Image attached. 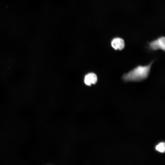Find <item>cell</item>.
<instances>
[{"instance_id":"obj_1","label":"cell","mask_w":165,"mask_h":165,"mask_svg":"<svg viewBox=\"0 0 165 165\" xmlns=\"http://www.w3.org/2000/svg\"><path fill=\"white\" fill-rule=\"evenodd\" d=\"M153 62L146 65H139L124 74L122 79L125 82L139 81L146 79L148 76Z\"/></svg>"},{"instance_id":"obj_2","label":"cell","mask_w":165,"mask_h":165,"mask_svg":"<svg viewBox=\"0 0 165 165\" xmlns=\"http://www.w3.org/2000/svg\"><path fill=\"white\" fill-rule=\"evenodd\" d=\"M150 48L153 50H161L164 51L165 50V38L161 36L148 43Z\"/></svg>"},{"instance_id":"obj_3","label":"cell","mask_w":165,"mask_h":165,"mask_svg":"<svg viewBox=\"0 0 165 165\" xmlns=\"http://www.w3.org/2000/svg\"><path fill=\"white\" fill-rule=\"evenodd\" d=\"M112 47L116 50H121L125 46L124 40L119 37H117L113 38L111 42Z\"/></svg>"},{"instance_id":"obj_4","label":"cell","mask_w":165,"mask_h":165,"mask_svg":"<svg viewBox=\"0 0 165 165\" xmlns=\"http://www.w3.org/2000/svg\"><path fill=\"white\" fill-rule=\"evenodd\" d=\"M97 75L93 73H90L86 74L85 76L84 82L87 85L90 86L95 84L97 81Z\"/></svg>"},{"instance_id":"obj_5","label":"cell","mask_w":165,"mask_h":165,"mask_svg":"<svg viewBox=\"0 0 165 165\" xmlns=\"http://www.w3.org/2000/svg\"><path fill=\"white\" fill-rule=\"evenodd\" d=\"M156 150L160 152H164L165 150L164 143H160L156 146Z\"/></svg>"}]
</instances>
